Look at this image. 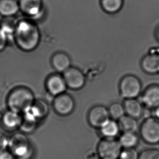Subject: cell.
<instances>
[{
    "mask_svg": "<svg viewBox=\"0 0 159 159\" xmlns=\"http://www.w3.org/2000/svg\"><path fill=\"white\" fill-rule=\"evenodd\" d=\"M40 39V30L33 20L28 18L16 23L14 40L21 50L27 52L34 50L38 45Z\"/></svg>",
    "mask_w": 159,
    "mask_h": 159,
    "instance_id": "obj_1",
    "label": "cell"
},
{
    "mask_svg": "<svg viewBox=\"0 0 159 159\" xmlns=\"http://www.w3.org/2000/svg\"><path fill=\"white\" fill-rule=\"evenodd\" d=\"M32 92L24 87L15 88L8 95L7 105L9 110L23 114L34 103Z\"/></svg>",
    "mask_w": 159,
    "mask_h": 159,
    "instance_id": "obj_2",
    "label": "cell"
},
{
    "mask_svg": "<svg viewBox=\"0 0 159 159\" xmlns=\"http://www.w3.org/2000/svg\"><path fill=\"white\" fill-rule=\"evenodd\" d=\"M10 152L19 159H26L31 154L30 142L25 134L16 133L9 139Z\"/></svg>",
    "mask_w": 159,
    "mask_h": 159,
    "instance_id": "obj_3",
    "label": "cell"
},
{
    "mask_svg": "<svg viewBox=\"0 0 159 159\" xmlns=\"http://www.w3.org/2000/svg\"><path fill=\"white\" fill-rule=\"evenodd\" d=\"M120 91L121 96L125 99L136 98L141 93V82L135 75H126L120 80Z\"/></svg>",
    "mask_w": 159,
    "mask_h": 159,
    "instance_id": "obj_4",
    "label": "cell"
},
{
    "mask_svg": "<svg viewBox=\"0 0 159 159\" xmlns=\"http://www.w3.org/2000/svg\"><path fill=\"white\" fill-rule=\"evenodd\" d=\"M122 147L114 138H106L100 141L97 147V154L101 159H118Z\"/></svg>",
    "mask_w": 159,
    "mask_h": 159,
    "instance_id": "obj_5",
    "label": "cell"
},
{
    "mask_svg": "<svg viewBox=\"0 0 159 159\" xmlns=\"http://www.w3.org/2000/svg\"><path fill=\"white\" fill-rule=\"evenodd\" d=\"M140 134L143 141L148 143H159V120L155 117L146 119L140 127Z\"/></svg>",
    "mask_w": 159,
    "mask_h": 159,
    "instance_id": "obj_6",
    "label": "cell"
},
{
    "mask_svg": "<svg viewBox=\"0 0 159 159\" xmlns=\"http://www.w3.org/2000/svg\"><path fill=\"white\" fill-rule=\"evenodd\" d=\"M20 11L30 19H39L43 15V0H17Z\"/></svg>",
    "mask_w": 159,
    "mask_h": 159,
    "instance_id": "obj_7",
    "label": "cell"
},
{
    "mask_svg": "<svg viewBox=\"0 0 159 159\" xmlns=\"http://www.w3.org/2000/svg\"><path fill=\"white\" fill-rule=\"evenodd\" d=\"M67 86L72 90L82 89L85 84V77L80 69L70 67L63 73Z\"/></svg>",
    "mask_w": 159,
    "mask_h": 159,
    "instance_id": "obj_8",
    "label": "cell"
},
{
    "mask_svg": "<svg viewBox=\"0 0 159 159\" xmlns=\"http://www.w3.org/2000/svg\"><path fill=\"white\" fill-rule=\"evenodd\" d=\"M75 104L72 97L66 93H62L56 96L54 99V109L58 114L67 116L73 111Z\"/></svg>",
    "mask_w": 159,
    "mask_h": 159,
    "instance_id": "obj_9",
    "label": "cell"
},
{
    "mask_svg": "<svg viewBox=\"0 0 159 159\" xmlns=\"http://www.w3.org/2000/svg\"><path fill=\"white\" fill-rule=\"evenodd\" d=\"M108 109L102 106H95L89 111V122L93 127L101 128L102 126L110 120Z\"/></svg>",
    "mask_w": 159,
    "mask_h": 159,
    "instance_id": "obj_10",
    "label": "cell"
},
{
    "mask_svg": "<svg viewBox=\"0 0 159 159\" xmlns=\"http://www.w3.org/2000/svg\"><path fill=\"white\" fill-rule=\"evenodd\" d=\"M140 102L143 106L149 109H155L159 106V85L148 86L141 96Z\"/></svg>",
    "mask_w": 159,
    "mask_h": 159,
    "instance_id": "obj_11",
    "label": "cell"
},
{
    "mask_svg": "<svg viewBox=\"0 0 159 159\" xmlns=\"http://www.w3.org/2000/svg\"><path fill=\"white\" fill-rule=\"evenodd\" d=\"M46 85L48 93L54 96L64 93L67 88L63 76L59 75L50 76L46 80Z\"/></svg>",
    "mask_w": 159,
    "mask_h": 159,
    "instance_id": "obj_12",
    "label": "cell"
},
{
    "mask_svg": "<svg viewBox=\"0 0 159 159\" xmlns=\"http://www.w3.org/2000/svg\"><path fill=\"white\" fill-rule=\"evenodd\" d=\"M141 67L143 70L148 74L159 73V54H146L142 59Z\"/></svg>",
    "mask_w": 159,
    "mask_h": 159,
    "instance_id": "obj_13",
    "label": "cell"
},
{
    "mask_svg": "<svg viewBox=\"0 0 159 159\" xmlns=\"http://www.w3.org/2000/svg\"><path fill=\"white\" fill-rule=\"evenodd\" d=\"M123 106L127 115L136 119L142 116L143 112V106L141 102L136 98L125 99Z\"/></svg>",
    "mask_w": 159,
    "mask_h": 159,
    "instance_id": "obj_14",
    "label": "cell"
},
{
    "mask_svg": "<svg viewBox=\"0 0 159 159\" xmlns=\"http://www.w3.org/2000/svg\"><path fill=\"white\" fill-rule=\"evenodd\" d=\"M2 123L4 127L9 129L20 128L22 121V115L9 110L2 116Z\"/></svg>",
    "mask_w": 159,
    "mask_h": 159,
    "instance_id": "obj_15",
    "label": "cell"
},
{
    "mask_svg": "<svg viewBox=\"0 0 159 159\" xmlns=\"http://www.w3.org/2000/svg\"><path fill=\"white\" fill-rule=\"evenodd\" d=\"M54 69L59 72H64L71 67V59L66 54L58 52L54 54L51 60Z\"/></svg>",
    "mask_w": 159,
    "mask_h": 159,
    "instance_id": "obj_16",
    "label": "cell"
},
{
    "mask_svg": "<svg viewBox=\"0 0 159 159\" xmlns=\"http://www.w3.org/2000/svg\"><path fill=\"white\" fill-rule=\"evenodd\" d=\"M20 11L17 0H0V16L12 17Z\"/></svg>",
    "mask_w": 159,
    "mask_h": 159,
    "instance_id": "obj_17",
    "label": "cell"
},
{
    "mask_svg": "<svg viewBox=\"0 0 159 159\" xmlns=\"http://www.w3.org/2000/svg\"><path fill=\"white\" fill-rule=\"evenodd\" d=\"M136 120L129 115H124L118 120V123L120 131H123V133H135L139 128V125Z\"/></svg>",
    "mask_w": 159,
    "mask_h": 159,
    "instance_id": "obj_18",
    "label": "cell"
},
{
    "mask_svg": "<svg viewBox=\"0 0 159 159\" xmlns=\"http://www.w3.org/2000/svg\"><path fill=\"white\" fill-rule=\"evenodd\" d=\"M102 8L105 12L114 14L119 12L122 8L124 0H100Z\"/></svg>",
    "mask_w": 159,
    "mask_h": 159,
    "instance_id": "obj_19",
    "label": "cell"
},
{
    "mask_svg": "<svg viewBox=\"0 0 159 159\" xmlns=\"http://www.w3.org/2000/svg\"><path fill=\"white\" fill-rule=\"evenodd\" d=\"M100 129L102 135L106 138H114L120 131L118 123L115 120L110 119L104 123Z\"/></svg>",
    "mask_w": 159,
    "mask_h": 159,
    "instance_id": "obj_20",
    "label": "cell"
},
{
    "mask_svg": "<svg viewBox=\"0 0 159 159\" xmlns=\"http://www.w3.org/2000/svg\"><path fill=\"white\" fill-rule=\"evenodd\" d=\"M120 145L125 148H133L138 144L139 138L135 133H123L118 140Z\"/></svg>",
    "mask_w": 159,
    "mask_h": 159,
    "instance_id": "obj_21",
    "label": "cell"
},
{
    "mask_svg": "<svg viewBox=\"0 0 159 159\" xmlns=\"http://www.w3.org/2000/svg\"><path fill=\"white\" fill-rule=\"evenodd\" d=\"M110 116L114 120H118L125 115V107L122 104L119 103H114L110 106L108 109Z\"/></svg>",
    "mask_w": 159,
    "mask_h": 159,
    "instance_id": "obj_22",
    "label": "cell"
},
{
    "mask_svg": "<svg viewBox=\"0 0 159 159\" xmlns=\"http://www.w3.org/2000/svg\"><path fill=\"white\" fill-rule=\"evenodd\" d=\"M37 122V120H33L22 115V121L20 129L24 133H30L36 128Z\"/></svg>",
    "mask_w": 159,
    "mask_h": 159,
    "instance_id": "obj_23",
    "label": "cell"
},
{
    "mask_svg": "<svg viewBox=\"0 0 159 159\" xmlns=\"http://www.w3.org/2000/svg\"><path fill=\"white\" fill-rule=\"evenodd\" d=\"M33 106L34 107L39 114L40 119L45 117L48 114V111L49 110L47 104L43 101H35L33 104Z\"/></svg>",
    "mask_w": 159,
    "mask_h": 159,
    "instance_id": "obj_24",
    "label": "cell"
},
{
    "mask_svg": "<svg viewBox=\"0 0 159 159\" xmlns=\"http://www.w3.org/2000/svg\"><path fill=\"white\" fill-rule=\"evenodd\" d=\"M139 159H159V151L157 149H147L140 154Z\"/></svg>",
    "mask_w": 159,
    "mask_h": 159,
    "instance_id": "obj_25",
    "label": "cell"
},
{
    "mask_svg": "<svg viewBox=\"0 0 159 159\" xmlns=\"http://www.w3.org/2000/svg\"><path fill=\"white\" fill-rule=\"evenodd\" d=\"M138 152L133 148H125L120 153L118 159H139Z\"/></svg>",
    "mask_w": 159,
    "mask_h": 159,
    "instance_id": "obj_26",
    "label": "cell"
},
{
    "mask_svg": "<svg viewBox=\"0 0 159 159\" xmlns=\"http://www.w3.org/2000/svg\"><path fill=\"white\" fill-rule=\"evenodd\" d=\"M9 41L6 34L0 28V52L4 50Z\"/></svg>",
    "mask_w": 159,
    "mask_h": 159,
    "instance_id": "obj_27",
    "label": "cell"
},
{
    "mask_svg": "<svg viewBox=\"0 0 159 159\" xmlns=\"http://www.w3.org/2000/svg\"><path fill=\"white\" fill-rule=\"evenodd\" d=\"M8 143L9 140L6 136L0 133V153L6 150L7 147L8 146Z\"/></svg>",
    "mask_w": 159,
    "mask_h": 159,
    "instance_id": "obj_28",
    "label": "cell"
},
{
    "mask_svg": "<svg viewBox=\"0 0 159 159\" xmlns=\"http://www.w3.org/2000/svg\"><path fill=\"white\" fill-rule=\"evenodd\" d=\"M14 155L11 153L7 151H4L0 153V159H14Z\"/></svg>",
    "mask_w": 159,
    "mask_h": 159,
    "instance_id": "obj_29",
    "label": "cell"
},
{
    "mask_svg": "<svg viewBox=\"0 0 159 159\" xmlns=\"http://www.w3.org/2000/svg\"><path fill=\"white\" fill-rule=\"evenodd\" d=\"M154 117H155L156 118H157L158 120H159V106L154 109Z\"/></svg>",
    "mask_w": 159,
    "mask_h": 159,
    "instance_id": "obj_30",
    "label": "cell"
},
{
    "mask_svg": "<svg viewBox=\"0 0 159 159\" xmlns=\"http://www.w3.org/2000/svg\"><path fill=\"white\" fill-rule=\"evenodd\" d=\"M157 39L159 40V28L157 29Z\"/></svg>",
    "mask_w": 159,
    "mask_h": 159,
    "instance_id": "obj_31",
    "label": "cell"
}]
</instances>
